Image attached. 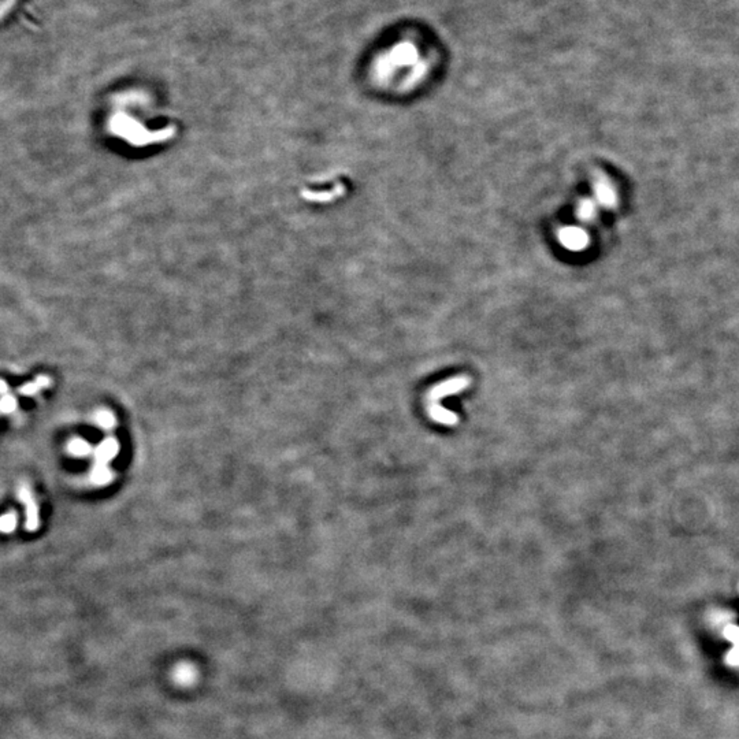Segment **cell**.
<instances>
[{
  "label": "cell",
  "mask_w": 739,
  "mask_h": 739,
  "mask_svg": "<svg viewBox=\"0 0 739 739\" xmlns=\"http://www.w3.org/2000/svg\"><path fill=\"white\" fill-rule=\"evenodd\" d=\"M593 211H594V210H593V204H591L590 201H586V203H584V205H582L581 215H582L584 218H589V217L593 214Z\"/></svg>",
  "instance_id": "obj_9"
},
{
  "label": "cell",
  "mask_w": 739,
  "mask_h": 739,
  "mask_svg": "<svg viewBox=\"0 0 739 739\" xmlns=\"http://www.w3.org/2000/svg\"><path fill=\"white\" fill-rule=\"evenodd\" d=\"M10 391H11V389H10L8 384H7L4 380L0 378V396H3V394H6V393H10Z\"/></svg>",
  "instance_id": "obj_10"
},
{
  "label": "cell",
  "mask_w": 739,
  "mask_h": 739,
  "mask_svg": "<svg viewBox=\"0 0 739 739\" xmlns=\"http://www.w3.org/2000/svg\"><path fill=\"white\" fill-rule=\"evenodd\" d=\"M18 410V400L10 391L0 396V415H10Z\"/></svg>",
  "instance_id": "obj_7"
},
{
  "label": "cell",
  "mask_w": 739,
  "mask_h": 739,
  "mask_svg": "<svg viewBox=\"0 0 739 739\" xmlns=\"http://www.w3.org/2000/svg\"><path fill=\"white\" fill-rule=\"evenodd\" d=\"M596 192H597V197L600 199L601 204L604 205H612L615 201H616V194L614 191V188L611 187V184L605 180H601L597 182L596 185Z\"/></svg>",
  "instance_id": "obj_4"
},
{
  "label": "cell",
  "mask_w": 739,
  "mask_h": 739,
  "mask_svg": "<svg viewBox=\"0 0 739 739\" xmlns=\"http://www.w3.org/2000/svg\"><path fill=\"white\" fill-rule=\"evenodd\" d=\"M51 387H52V380L48 375H38L32 382H26L21 385L17 391L20 396L32 397V396H36L41 390L48 389Z\"/></svg>",
  "instance_id": "obj_3"
},
{
  "label": "cell",
  "mask_w": 739,
  "mask_h": 739,
  "mask_svg": "<svg viewBox=\"0 0 739 739\" xmlns=\"http://www.w3.org/2000/svg\"><path fill=\"white\" fill-rule=\"evenodd\" d=\"M17 526H18V515L14 511L6 512L0 516V533L1 534L14 533Z\"/></svg>",
  "instance_id": "obj_5"
},
{
  "label": "cell",
  "mask_w": 739,
  "mask_h": 739,
  "mask_svg": "<svg viewBox=\"0 0 739 739\" xmlns=\"http://www.w3.org/2000/svg\"><path fill=\"white\" fill-rule=\"evenodd\" d=\"M20 501L25 506V530L28 533H35L40 529V508L36 497L32 492V488L28 483H21L17 490Z\"/></svg>",
  "instance_id": "obj_1"
},
{
  "label": "cell",
  "mask_w": 739,
  "mask_h": 739,
  "mask_svg": "<svg viewBox=\"0 0 739 739\" xmlns=\"http://www.w3.org/2000/svg\"><path fill=\"white\" fill-rule=\"evenodd\" d=\"M469 384H471L469 378L465 377V375L456 377V378H451V380H446L444 382H439L438 385H435V387H433L431 389L428 390V404H438L445 397L458 394V393L467 389Z\"/></svg>",
  "instance_id": "obj_2"
},
{
  "label": "cell",
  "mask_w": 739,
  "mask_h": 739,
  "mask_svg": "<svg viewBox=\"0 0 739 739\" xmlns=\"http://www.w3.org/2000/svg\"><path fill=\"white\" fill-rule=\"evenodd\" d=\"M68 452L76 458H85L92 452V446L86 441L76 438L68 444Z\"/></svg>",
  "instance_id": "obj_6"
},
{
  "label": "cell",
  "mask_w": 739,
  "mask_h": 739,
  "mask_svg": "<svg viewBox=\"0 0 739 739\" xmlns=\"http://www.w3.org/2000/svg\"><path fill=\"white\" fill-rule=\"evenodd\" d=\"M571 233H568V231H566L564 234V242L571 247V248H579V247H584L586 244V234L579 231V229H571L570 231Z\"/></svg>",
  "instance_id": "obj_8"
}]
</instances>
